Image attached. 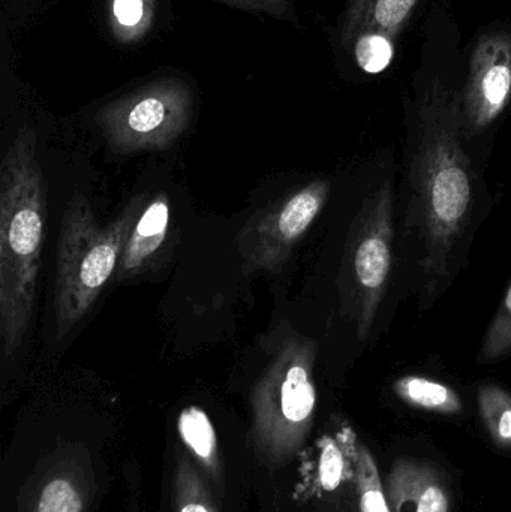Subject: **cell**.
I'll return each mask as SVG.
<instances>
[{
	"label": "cell",
	"mask_w": 511,
	"mask_h": 512,
	"mask_svg": "<svg viewBox=\"0 0 511 512\" xmlns=\"http://www.w3.org/2000/svg\"><path fill=\"white\" fill-rule=\"evenodd\" d=\"M393 393L407 405L434 414L458 415L464 412L461 396L449 385L425 376L408 375L393 382Z\"/></svg>",
	"instance_id": "obj_13"
},
{
	"label": "cell",
	"mask_w": 511,
	"mask_h": 512,
	"mask_svg": "<svg viewBox=\"0 0 511 512\" xmlns=\"http://www.w3.org/2000/svg\"><path fill=\"white\" fill-rule=\"evenodd\" d=\"M461 101L462 87L425 57L408 117L407 225L420 248L422 309L461 270L474 228L479 182L465 147Z\"/></svg>",
	"instance_id": "obj_1"
},
{
	"label": "cell",
	"mask_w": 511,
	"mask_h": 512,
	"mask_svg": "<svg viewBox=\"0 0 511 512\" xmlns=\"http://www.w3.org/2000/svg\"><path fill=\"white\" fill-rule=\"evenodd\" d=\"M149 198H134L107 227L96 222L86 195H72L57 243L54 316L62 340L87 315L116 274L129 233Z\"/></svg>",
	"instance_id": "obj_3"
},
{
	"label": "cell",
	"mask_w": 511,
	"mask_h": 512,
	"mask_svg": "<svg viewBox=\"0 0 511 512\" xmlns=\"http://www.w3.org/2000/svg\"><path fill=\"white\" fill-rule=\"evenodd\" d=\"M345 50L353 54L354 62L366 74H380L392 63L395 56V39L383 33H362L356 36Z\"/></svg>",
	"instance_id": "obj_18"
},
{
	"label": "cell",
	"mask_w": 511,
	"mask_h": 512,
	"mask_svg": "<svg viewBox=\"0 0 511 512\" xmlns=\"http://www.w3.org/2000/svg\"><path fill=\"white\" fill-rule=\"evenodd\" d=\"M480 417L497 444L511 447V394L500 385L485 384L477 393Z\"/></svg>",
	"instance_id": "obj_16"
},
{
	"label": "cell",
	"mask_w": 511,
	"mask_h": 512,
	"mask_svg": "<svg viewBox=\"0 0 511 512\" xmlns=\"http://www.w3.org/2000/svg\"><path fill=\"white\" fill-rule=\"evenodd\" d=\"M194 95L185 81L162 78L104 105L96 123L120 153L165 150L188 128Z\"/></svg>",
	"instance_id": "obj_5"
},
{
	"label": "cell",
	"mask_w": 511,
	"mask_h": 512,
	"mask_svg": "<svg viewBox=\"0 0 511 512\" xmlns=\"http://www.w3.org/2000/svg\"><path fill=\"white\" fill-rule=\"evenodd\" d=\"M392 512H450V496L440 472L431 463L401 457L387 477Z\"/></svg>",
	"instance_id": "obj_9"
},
{
	"label": "cell",
	"mask_w": 511,
	"mask_h": 512,
	"mask_svg": "<svg viewBox=\"0 0 511 512\" xmlns=\"http://www.w3.org/2000/svg\"><path fill=\"white\" fill-rule=\"evenodd\" d=\"M511 101V29L494 26L479 36L462 86V128L470 143L503 116Z\"/></svg>",
	"instance_id": "obj_8"
},
{
	"label": "cell",
	"mask_w": 511,
	"mask_h": 512,
	"mask_svg": "<svg viewBox=\"0 0 511 512\" xmlns=\"http://www.w3.org/2000/svg\"><path fill=\"white\" fill-rule=\"evenodd\" d=\"M350 439L342 435L336 439L327 438L326 441H323L320 468H318L320 477L318 478H320L321 487L327 492L338 489L342 481L347 478L348 465L356 463L357 453L348 456V453L354 451V442H350Z\"/></svg>",
	"instance_id": "obj_19"
},
{
	"label": "cell",
	"mask_w": 511,
	"mask_h": 512,
	"mask_svg": "<svg viewBox=\"0 0 511 512\" xmlns=\"http://www.w3.org/2000/svg\"><path fill=\"white\" fill-rule=\"evenodd\" d=\"M360 512H392L377 462L366 445L359 444L354 465Z\"/></svg>",
	"instance_id": "obj_17"
},
{
	"label": "cell",
	"mask_w": 511,
	"mask_h": 512,
	"mask_svg": "<svg viewBox=\"0 0 511 512\" xmlns=\"http://www.w3.org/2000/svg\"><path fill=\"white\" fill-rule=\"evenodd\" d=\"M45 189L35 132L21 126L0 174V337L11 357L29 330L45 230Z\"/></svg>",
	"instance_id": "obj_2"
},
{
	"label": "cell",
	"mask_w": 511,
	"mask_h": 512,
	"mask_svg": "<svg viewBox=\"0 0 511 512\" xmlns=\"http://www.w3.org/2000/svg\"><path fill=\"white\" fill-rule=\"evenodd\" d=\"M156 0H110L108 23L122 44L143 38L153 24Z\"/></svg>",
	"instance_id": "obj_15"
},
{
	"label": "cell",
	"mask_w": 511,
	"mask_h": 512,
	"mask_svg": "<svg viewBox=\"0 0 511 512\" xmlns=\"http://www.w3.org/2000/svg\"><path fill=\"white\" fill-rule=\"evenodd\" d=\"M168 227H170V201L165 194L155 195L144 204L129 233L114 279L126 280L137 276L164 245Z\"/></svg>",
	"instance_id": "obj_10"
},
{
	"label": "cell",
	"mask_w": 511,
	"mask_h": 512,
	"mask_svg": "<svg viewBox=\"0 0 511 512\" xmlns=\"http://www.w3.org/2000/svg\"><path fill=\"white\" fill-rule=\"evenodd\" d=\"M329 191L327 180H315L252 218L237 237L243 271L281 270L320 215Z\"/></svg>",
	"instance_id": "obj_7"
},
{
	"label": "cell",
	"mask_w": 511,
	"mask_h": 512,
	"mask_svg": "<svg viewBox=\"0 0 511 512\" xmlns=\"http://www.w3.org/2000/svg\"><path fill=\"white\" fill-rule=\"evenodd\" d=\"M174 512H219L209 480L185 453L176 457L173 480Z\"/></svg>",
	"instance_id": "obj_14"
},
{
	"label": "cell",
	"mask_w": 511,
	"mask_h": 512,
	"mask_svg": "<svg viewBox=\"0 0 511 512\" xmlns=\"http://www.w3.org/2000/svg\"><path fill=\"white\" fill-rule=\"evenodd\" d=\"M218 2L227 3V5L243 9V11L263 12L270 17L297 24L293 0H218Z\"/></svg>",
	"instance_id": "obj_21"
},
{
	"label": "cell",
	"mask_w": 511,
	"mask_h": 512,
	"mask_svg": "<svg viewBox=\"0 0 511 512\" xmlns=\"http://www.w3.org/2000/svg\"><path fill=\"white\" fill-rule=\"evenodd\" d=\"M177 430H179L182 444L194 457L195 465L200 466L209 483L218 486L222 492L224 478H222L218 438L209 415L198 406H188L180 412Z\"/></svg>",
	"instance_id": "obj_12"
},
{
	"label": "cell",
	"mask_w": 511,
	"mask_h": 512,
	"mask_svg": "<svg viewBox=\"0 0 511 512\" xmlns=\"http://www.w3.org/2000/svg\"><path fill=\"white\" fill-rule=\"evenodd\" d=\"M395 195L386 180L375 189L360 209L351 243L354 319L357 337L368 340L381 301L389 286L395 237Z\"/></svg>",
	"instance_id": "obj_6"
},
{
	"label": "cell",
	"mask_w": 511,
	"mask_h": 512,
	"mask_svg": "<svg viewBox=\"0 0 511 512\" xmlns=\"http://www.w3.org/2000/svg\"><path fill=\"white\" fill-rule=\"evenodd\" d=\"M317 346L287 337L252 390V441L266 465L279 468L299 453L314 423Z\"/></svg>",
	"instance_id": "obj_4"
},
{
	"label": "cell",
	"mask_w": 511,
	"mask_h": 512,
	"mask_svg": "<svg viewBox=\"0 0 511 512\" xmlns=\"http://www.w3.org/2000/svg\"><path fill=\"white\" fill-rule=\"evenodd\" d=\"M420 0H348L342 20V47L362 33H383L395 39L407 26Z\"/></svg>",
	"instance_id": "obj_11"
},
{
	"label": "cell",
	"mask_w": 511,
	"mask_h": 512,
	"mask_svg": "<svg viewBox=\"0 0 511 512\" xmlns=\"http://www.w3.org/2000/svg\"><path fill=\"white\" fill-rule=\"evenodd\" d=\"M509 357H511V280L506 295L483 337L479 363L491 364Z\"/></svg>",
	"instance_id": "obj_20"
}]
</instances>
